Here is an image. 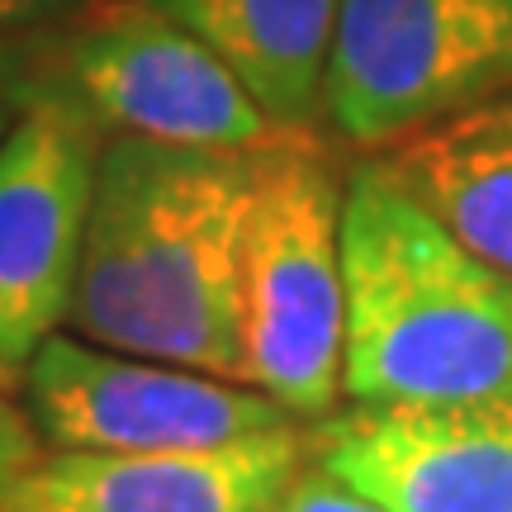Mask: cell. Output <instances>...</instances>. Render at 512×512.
Returning <instances> with one entry per match:
<instances>
[{"instance_id":"cell-1","label":"cell","mask_w":512,"mask_h":512,"mask_svg":"<svg viewBox=\"0 0 512 512\" xmlns=\"http://www.w3.org/2000/svg\"><path fill=\"white\" fill-rule=\"evenodd\" d=\"M252 147H181L114 133L67 323L95 347L247 384L238 247Z\"/></svg>"},{"instance_id":"cell-2","label":"cell","mask_w":512,"mask_h":512,"mask_svg":"<svg viewBox=\"0 0 512 512\" xmlns=\"http://www.w3.org/2000/svg\"><path fill=\"white\" fill-rule=\"evenodd\" d=\"M347 399H512V280L432 219L375 157L347 176Z\"/></svg>"},{"instance_id":"cell-3","label":"cell","mask_w":512,"mask_h":512,"mask_svg":"<svg viewBox=\"0 0 512 512\" xmlns=\"http://www.w3.org/2000/svg\"><path fill=\"white\" fill-rule=\"evenodd\" d=\"M347 176L318 124H285L252 147L238 247L247 384L294 418H328L347 394Z\"/></svg>"},{"instance_id":"cell-4","label":"cell","mask_w":512,"mask_h":512,"mask_svg":"<svg viewBox=\"0 0 512 512\" xmlns=\"http://www.w3.org/2000/svg\"><path fill=\"white\" fill-rule=\"evenodd\" d=\"M38 76L67 91L100 133L181 147H261L285 124L233 67L152 0H100L38 34Z\"/></svg>"},{"instance_id":"cell-5","label":"cell","mask_w":512,"mask_h":512,"mask_svg":"<svg viewBox=\"0 0 512 512\" xmlns=\"http://www.w3.org/2000/svg\"><path fill=\"white\" fill-rule=\"evenodd\" d=\"M512 86V0H342L323 119L384 147Z\"/></svg>"},{"instance_id":"cell-6","label":"cell","mask_w":512,"mask_h":512,"mask_svg":"<svg viewBox=\"0 0 512 512\" xmlns=\"http://www.w3.org/2000/svg\"><path fill=\"white\" fill-rule=\"evenodd\" d=\"M19 389L48 451H204L299 422L252 384L62 332L24 361Z\"/></svg>"},{"instance_id":"cell-7","label":"cell","mask_w":512,"mask_h":512,"mask_svg":"<svg viewBox=\"0 0 512 512\" xmlns=\"http://www.w3.org/2000/svg\"><path fill=\"white\" fill-rule=\"evenodd\" d=\"M105 133L38 76L0 138V356L19 366L72 313Z\"/></svg>"},{"instance_id":"cell-8","label":"cell","mask_w":512,"mask_h":512,"mask_svg":"<svg viewBox=\"0 0 512 512\" xmlns=\"http://www.w3.org/2000/svg\"><path fill=\"white\" fill-rule=\"evenodd\" d=\"M309 456L384 512H512V399L356 403L318 418Z\"/></svg>"},{"instance_id":"cell-9","label":"cell","mask_w":512,"mask_h":512,"mask_svg":"<svg viewBox=\"0 0 512 512\" xmlns=\"http://www.w3.org/2000/svg\"><path fill=\"white\" fill-rule=\"evenodd\" d=\"M304 456L299 422L204 451H48L0 512H266Z\"/></svg>"},{"instance_id":"cell-10","label":"cell","mask_w":512,"mask_h":512,"mask_svg":"<svg viewBox=\"0 0 512 512\" xmlns=\"http://www.w3.org/2000/svg\"><path fill=\"white\" fill-rule=\"evenodd\" d=\"M375 162L512 280V86L375 147Z\"/></svg>"},{"instance_id":"cell-11","label":"cell","mask_w":512,"mask_h":512,"mask_svg":"<svg viewBox=\"0 0 512 512\" xmlns=\"http://www.w3.org/2000/svg\"><path fill=\"white\" fill-rule=\"evenodd\" d=\"M233 67L275 124L323 119L342 0H152Z\"/></svg>"},{"instance_id":"cell-12","label":"cell","mask_w":512,"mask_h":512,"mask_svg":"<svg viewBox=\"0 0 512 512\" xmlns=\"http://www.w3.org/2000/svg\"><path fill=\"white\" fill-rule=\"evenodd\" d=\"M266 512H384V508L361 489H351L347 479L323 470L313 456H304V465L294 470L290 484L275 494V503Z\"/></svg>"},{"instance_id":"cell-13","label":"cell","mask_w":512,"mask_h":512,"mask_svg":"<svg viewBox=\"0 0 512 512\" xmlns=\"http://www.w3.org/2000/svg\"><path fill=\"white\" fill-rule=\"evenodd\" d=\"M38 460H43V437H38L29 408L10 399V389H0V494L19 475H29Z\"/></svg>"},{"instance_id":"cell-14","label":"cell","mask_w":512,"mask_h":512,"mask_svg":"<svg viewBox=\"0 0 512 512\" xmlns=\"http://www.w3.org/2000/svg\"><path fill=\"white\" fill-rule=\"evenodd\" d=\"M34 81H38V34L0 38V138L19 119Z\"/></svg>"},{"instance_id":"cell-15","label":"cell","mask_w":512,"mask_h":512,"mask_svg":"<svg viewBox=\"0 0 512 512\" xmlns=\"http://www.w3.org/2000/svg\"><path fill=\"white\" fill-rule=\"evenodd\" d=\"M86 0H0V38L48 34L53 24L76 15Z\"/></svg>"},{"instance_id":"cell-16","label":"cell","mask_w":512,"mask_h":512,"mask_svg":"<svg viewBox=\"0 0 512 512\" xmlns=\"http://www.w3.org/2000/svg\"><path fill=\"white\" fill-rule=\"evenodd\" d=\"M0 389H19V366H10L5 356H0Z\"/></svg>"}]
</instances>
